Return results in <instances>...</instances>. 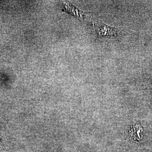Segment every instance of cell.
I'll use <instances>...</instances> for the list:
<instances>
[{"mask_svg": "<svg viewBox=\"0 0 152 152\" xmlns=\"http://www.w3.org/2000/svg\"><path fill=\"white\" fill-rule=\"evenodd\" d=\"M97 32L99 35L101 37H113L116 35L117 29L103 24L98 28Z\"/></svg>", "mask_w": 152, "mask_h": 152, "instance_id": "obj_1", "label": "cell"}]
</instances>
